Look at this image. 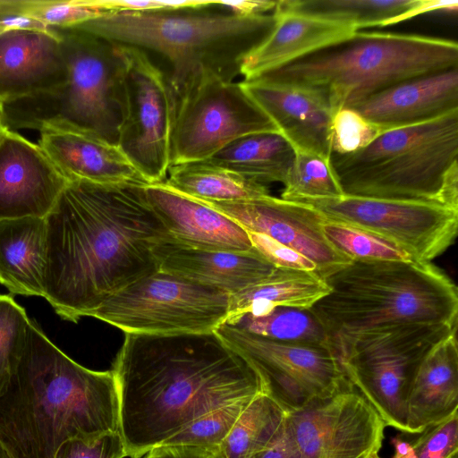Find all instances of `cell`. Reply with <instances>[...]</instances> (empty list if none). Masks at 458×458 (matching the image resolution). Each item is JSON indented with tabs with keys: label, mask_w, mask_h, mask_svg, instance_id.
I'll return each mask as SVG.
<instances>
[{
	"label": "cell",
	"mask_w": 458,
	"mask_h": 458,
	"mask_svg": "<svg viewBox=\"0 0 458 458\" xmlns=\"http://www.w3.org/2000/svg\"><path fill=\"white\" fill-rule=\"evenodd\" d=\"M294 157L293 148L279 132H260L236 140L208 160L266 185L284 184Z\"/></svg>",
	"instance_id": "obj_28"
},
{
	"label": "cell",
	"mask_w": 458,
	"mask_h": 458,
	"mask_svg": "<svg viewBox=\"0 0 458 458\" xmlns=\"http://www.w3.org/2000/svg\"><path fill=\"white\" fill-rule=\"evenodd\" d=\"M329 288L318 274L278 268L258 284L230 295V324L245 314L263 316L276 307L310 310L327 295Z\"/></svg>",
	"instance_id": "obj_27"
},
{
	"label": "cell",
	"mask_w": 458,
	"mask_h": 458,
	"mask_svg": "<svg viewBox=\"0 0 458 458\" xmlns=\"http://www.w3.org/2000/svg\"><path fill=\"white\" fill-rule=\"evenodd\" d=\"M450 458H458L457 454H454V455H453V456H451Z\"/></svg>",
	"instance_id": "obj_51"
},
{
	"label": "cell",
	"mask_w": 458,
	"mask_h": 458,
	"mask_svg": "<svg viewBox=\"0 0 458 458\" xmlns=\"http://www.w3.org/2000/svg\"><path fill=\"white\" fill-rule=\"evenodd\" d=\"M119 432L140 458L206 413L262 392L250 363L215 331L125 334L113 364Z\"/></svg>",
	"instance_id": "obj_2"
},
{
	"label": "cell",
	"mask_w": 458,
	"mask_h": 458,
	"mask_svg": "<svg viewBox=\"0 0 458 458\" xmlns=\"http://www.w3.org/2000/svg\"><path fill=\"white\" fill-rule=\"evenodd\" d=\"M203 202L247 232L265 234L305 256L316 264L323 279L352 261L328 242L323 232L327 218L309 205L270 194L247 200Z\"/></svg>",
	"instance_id": "obj_16"
},
{
	"label": "cell",
	"mask_w": 458,
	"mask_h": 458,
	"mask_svg": "<svg viewBox=\"0 0 458 458\" xmlns=\"http://www.w3.org/2000/svg\"><path fill=\"white\" fill-rule=\"evenodd\" d=\"M142 183L69 181L46 217L44 298L77 323L110 297L159 270L156 249L170 236Z\"/></svg>",
	"instance_id": "obj_1"
},
{
	"label": "cell",
	"mask_w": 458,
	"mask_h": 458,
	"mask_svg": "<svg viewBox=\"0 0 458 458\" xmlns=\"http://www.w3.org/2000/svg\"><path fill=\"white\" fill-rule=\"evenodd\" d=\"M273 13L236 15L218 4L157 12H108L77 28L164 57L174 103L203 75L234 81L242 58L270 32Z\"/></svg>",
	"instance_id": "obj_4"
},
{
	"label": "cell",
	"mask_w": 458,
	"mask_h": 458,
	"mask_svg": "<svg viewBox=\"0 0 458 458\" xmlns=\"http://www.w3.org/2000/svg\"><path fill=\"white\" fill-rule=\"evenodd\" d=\"M286 412L268 395H255L219 447L223 458H254L282 428Z\"/></svg>",
	"instance_id": "obj_32"
},
{
	"label": "cell",
	"mask_w": 458,
	"mask_h": 458,
	"mask_svg": "<svg viewBox=\"0 0 458 458\" xmlns=\"http://www.w3.org/2000/svg\"><path fill=\"white\" fill-rule=\"evenodd\" d=\"M324 280L329 292L310 310L333 343L393 326L457 325V288L431 262L352 260Z\"/></svg>",
	"instance_id": "obj_5"
},
{
	"label": "cell",
	"mask_w": 458,
	"mask_h": 458,
	"mask_svg": "<svg viewBox=\"0 0 458 458\" xmlns=\"http://www.w3.org/2000/svg\"><path fill=\"white\" fill-rule=\"evenodd\" d=\"M156 256L159 270L229 295L258 284L276 268L254 248L248 252L204 250L171 238L157 247Z\"/></svg>",
	"instance_id": "obj_24"
},
{
	"label": "cell",
	"mask_w": 458,
	"mask_h": 458,
	"mask_svg": "<svg viewBox=\"0 0 458 458\" xmlns=\"http://www.w3.org/2000/svg\"><path fill=\"white\" fill-rule=\"evenodd\" d=\"M420 434L411 443L416 458H450L458 451V411Z\"/></svg>",
	"instance_id": "obj_39"
},
{
	"label": "cell",
	"mask_w": 458,
	"mask_h": 458,
	"mask_svg": "<svg viewBox=\"0 0 458 458\" xmlns=\"http://www.w3.org/2000/svg\"><path fill=\"white\" fill-rule=\"evenodd\" d=\"M50 30L61 40L67 81L4 104L7 128L79 131L117 145L126 105L123 46L77 27Z\"/></svg>",
	"instance_id": "obj_7"
},
{
	"label": "cell",
	"mask_w": 458,
	"mask_h": 458,
	"mask_svg": "<svg viewBox=\"0 0 458 458\" xmlns=\"http://www.w3.org/2000/svg\"><path fill=\"white\" fill-rule=\"evenodd\" d=\"M383 131L458 110V68L400 82L350 106Z\"/></svg>",
	"instance_id": "obj_21"
},
{
	"label": "cell",
	"mask_w": 458,
	"mask_h": 458,
	"mask_svg": "<svg viewBox=\"0 0 458 458\" xmlns=\"http://www.w3.org/2000/svg\"><path fill=\"white\" fill-rule=\"evenodd\" d=\"M458 408L456 331L425 356L411 380L406 399L407 433L420 434Z\"/></svg>",
	"instance_id": "obj_25"
},
{
	"label": "cell",
	"mask_w": 458,
	"mask_h": 458,
	"mask_svg": "<svg viewBox=\"0 0 458 458\" xmlns=\"http://www.w3.org/2000/svg\"><path fill=\"white\" fill-rule=\"evenodd\" d=\"M105 12H157L196 9L215 4L216 0H94Z\"/></svg>",
	"instance_id": "obj_42"
},
{
	"label": "cell",
	"mask_w": 458,
	"mask_h": 458,
	"mask_svg": "<svg viewBox=\"0 0 458 458\" xmlns=\"http://www.w3.org/2000/svg\"><path fill=\"white\" fill-rule=\"evenodd\" d=\"M127 456L119 431L95 437H74L64 442L54 458H123Z\"/></svg>",
	"instance_id": "obj_40"
},
{
	"label": "cell",
	"mask_w": 458,
	"mask_h": 458,
	"mask_svg": "<svg viewBox=\"0 0 458 458\" xmlns=\"http://www.w3.org/2000/svg\"><path fill=\"white\" fill-rule=\"evenodd\" d=\"M177 191L203 201H237L269 195L266 185L209 160L171 165L165 181Z\"/></svg>",
	"instance_id": "obj_29"
},
{
	"label": "cell",
	"mask_w": 458,
	"mask_h": 458,
	"mask_svg": "<svg viewBox=\"0 0 458 458\" xmlns=\"http://www.w3.org/2000/svg\"><path fill=\"white\" fill-rule=\"evenodd\" d=\"M366 458H381V457L378 455V452H374V453L369 454Z\"/></svg>",
	"instance_id": "obj_50"
},
{
	"label": "cell",
	"mask_w": 458,
	"mask_h": 458,
	"mask_svg": "<svg viewBox=\"0 0 458 458\" xmlns=\"http://www.w3.org/2000/svg\"><path fill=\"white\" fill-rule=\"evenodd\" d=\"M254 458H294L284 425L267 447Z\"/></svg>",
	"instance_id": "obj_45"
},
{
	"label": "cell",
	"mask_w": 458,
	"mask_h": 458,
	"mask_svg": "<svg viewBox=\"0 0 458 458\" xmlns=\"http://www.w3.org/2000/svg\"><path fill=\"white\" fill-rule=\"evenodd\" d=\"M251 399L240 400L206 413L165 441L163 445L219 449L236 420Z\"/></svg>",
	"instance_id": "obj_36"
},
{
	"label": "cell",
	"mask_w": 458,
	"mask_h": 458,
	"mask_svg": "<svg viewBox=\"0 0 458 458\" xmlns=\"http://www.w3.org/2000/svg\"><path fill=\"white\" fill-rule=\"evenodd\" d=\"M275 24L267 36L242 60L243 81L262 76L318 50L350 38L358 30L348 24L300 13L273 11Z\"/></svg>",
	"instance_id": "obj_22"
},
{
	"label": "cell",
	"mask_w": 458,
	"mask_h": 458,
	"mask_svg": "<svg viewBox=\"0 0 458 458\" xmlns=\"http://www.w3.org/2000/svg\"><path fill=\"white\" fill-rule=\"evenodd\" d=\"M386 423L353 388L286 414L294 458H366L382 446Z\"/></svg>",
	"instance_id": "obj_15"
},
{
	"label": "cell",
	"mask_w": 458,
	"mask_h": 458,
	"mask_svg": "<svg viewBox=\"0 0 458 458\" xmlns=\"http://www.w3.org/2000/svg\"><path fill=\"white\" fill-rule=\"evenodd\" d=\"M458 157V110L383 131L352 154L331 155L344 195L445 206L444 182Z\"/></svg>",
	"instance_id": "obj_8"
},
{
	"label": "cell",
	"mask_w": 458,
	"mask_h": 458,
	"mask_svg": "<svg viewBox=\"0 0 458 458\" xmlns=\"http://www.w3.org/2000/svg\"><path fill=\"white\" fill-rule=\"evenodd\" d=\"M0 458H13L9 451L6 449V447L3 445V443L0 441Z\"/></svg>",
	"instance_id": "obj_48"
},
{
	"label": "cell",
	"mask_w": 458,
	"mask_h": 458,
	"mask_svg": "<svg viewBox=\"0 0 458 458\" xmlns=\"http://www.w3.org/2000/svg\"><path fill=\"white\" fill-rule=\"evenodd\" d=\"M394 447V454L393 458H416L414 449L411 444L399 436L392 439Z\"/></svg>",
	"instance_id": "obj_46"
},
{
	"label": "cell",
	"mask_w": 458,
	"mask_h": 458,
	"mask_svg": "<svg viewBox=\"0 0 458 458\" xmlns=\"http://www.w3.org/2000/svg\"><path fill=\"white\" fill-rule=\"evenodd\" d=\"M145 190L150 205L176 243L213 251L253 250L246 230L205 202L177 191L165 182L148 183Z\"/></svg>",
	"instance_id": "obj_20"
},
{
	"label": "cell",
	"mask_w": 458,
	"mask_h": 458,
	"mask_svg": "<svg viewBox=\"0 0 458 458\" xmlns=\"http://www.w3.org/2000/svg\"><path fill=\"white\" fill-rule=\"evenodd\" d=\"M25 13L46 29L71 28L103 15L94 0L24 1Z\"/></svg>",
	"instance_id": "obj_37"
},
{
	"label": "cell",
	"mask_w": 458,
	"mask_h": 458,
	"mask_svg": "<svg viewBox=\"0 0 458 458\" xmlns=\"http://www.w3.org/2000/svg\"><path fill=\"white\" fill-rule=\"evenodd\" d=\"M211 451L197 446L161 445L149 451L145 458H207Z\"/></svg>",
	"instance_id": "obj_44"
},
{
	"label": "cell",
	"mask_w": 458,
	"mask_h": 458,
	"mask_svg": "<svg viewBox=\"0 0 458 458\" xmlns=\"http://www.w3.org/2000/svg\"><path fill=\"white\" fill-rule=\"evenodd\" d=\"M30 321L13 297L0 294V397L18 368Z\"/></svg>",
	"instance_id": "obj_35"
},
{
	"label": "cell",
	"mask_w": 458,
	"mask_h": 458,
	"mask_svg": "<svg viewBox=\"0 0 458 458\" xmlns=\"http://www.w3.org/2000/svg\"><path fill=\"white\" fill-rule=\"evenodd\" d=\"M230 295L158 270L106 300L92 315L124 334L214 332L229 313Z\"/></svg>",
	"instance_id": "obj_10"
},
{
	"label": "cell",
	"mask_w": 458,
	"mask_h": 458,
	"mask_svg": "<svg viewBox=\"0 0 458 458\" xmlns=\"http://www.w3.org/2000/svg\"><path fill=\"white\" fill-rule=\"evenodd\" d=\"M343 195L330 159L308 152L295 151L294 161L284 183L281 199L293 201Z\"/></svg>",
	"instance_id": "obj_33"
},
{
	"label": "cell",
	"mask_w": 458,
	"mask_h": 458,
	"mask_svg": "<svg viewBox=\"0 0 458 458\" xmlns=\"http://www.w3.org/2000/svg\"><path fill=\"white\" fill-rule=\"evenodd\" d=\"M215 332L250 363L262 393L286 414L353 388L332 350L276 342L226 323Z\"/></svg>",
	"instance_id": "obj_12"
},
{
	"label": "cell",
	"mask_w": 458,
	"mask_h": 458,
	"mask_svg": "<svg viewBox=\"0 0 458 458\" xmlns=\"http://www.w3.org/2000/svg\"><path fill=\"white\" fill-rule=\"evenodd\" d=\"M38 144L68 181L148 184L118 145L72 131L45 129Z\"/></svg>",
	"instance_id": "obj_23"
},
{
	"label": "cell",
	"mask_w": 458,
	"mask_h": 458,
	"mask_svg": "<svg viewBox=\"0 0 458 458\" xmlns=\"http://www.w3.org/2000/svg\"><path fill=\"white\" fill-rule=\"evenodd\" d=\"M68 70L62 44L51 30L0 32V103L48 92L64 85Z\"/></svg>",
	"instance_id": "obj_19"
},
{
	"label": "cell",
	"mask_w": 458,
	"mask_h": 458,
	"mask_svg": "<svg viewBox=\"0 0 458 458\" xmlns=\"http://www.w3.org/2000/svg\"><path fill=\"white\" fill-rule=\"evenodd\" d=\"M46 218L0 220V284L13 294L45 296Z\"/></svg>",
	"instance_id": "obj_26"
},
{
	"label": "cell",
	"mask_w": 458,
	"mask_h": 458,
	"mask_svg": "<svg viewBox=\"0 0 458 458\" xmlns=\"http://www.w3.org/2000/svg\"><path fill=\"white\" fill-rule=\"evenodd\" d=\"M69 181L38 143L7 129L0 139V220L46 218Z\"/></svg>",
	"instance_id": "obj_17"
},
{
	"label": "cell",
	"mask_w": 458,
	"mask_h": 458,
	"mask_svg": "<svg viewBox=\"0 0 458 458\" xmlns=\"http://www.w3.org/2000/svg\"><path fill=\"white\" fill-rule=\"evenodd\" d=\"M207 458H223L220 452H219V449L218 450H213L211 451L208 457Z\"/></svg>",
	"instance_id": "obj_49"
},
{
	"label": "cell",
	"mask_w": 458,
	"mask_h": 458,
	"mask_svg": "<svg viewBox=\"0 0 458 458\" xmlns=\"http://www.w3.org/2000/svg\"><path fill=\"white\" fill-rule=\"evenodd\" d=\"M417 0H281L276 8L348 24L357 30L395 24Z\"/></svg>",
	"instance_id": "obj_30"
},
{
	"label": "cell",
	"mask_w": 458,
	"mask_h": 458,
	"mask_svg": "<svg viewBox=\"0 0 458 458\" xmlns=\"http://www.w3.org/2000/svg\"><path fill=\"white\" fill-rule=\"evenodd\" d=\"M229 325L276 342L325 348L335 352L333 339L310 309L280 306L263 316L242 315Z\"/></svg>",
	"instance_id": "obj_31"
},
{
	"label": "cell",
	"mask_w": 458,
	"mask_h": 458,
	"mask_svg": "<svg viewBox=\"0 0 458 458\" xmlns=\"http://www.w3.org/2000/svg\"><path fill=\"white\" fill-rule=\"evenodd\" d=\"M293 201L316 208L327 220L388 239L421 261L440 256L457 234L458 209L437 203L347 195Z\"/></svg>",
	"instance_id": "obj_13"
},
{
	"label": "cell",
	"mask_w": 458,
	"mask_h": 458,
	"mask_svg": "<svg viewBox=\"0 0 458 458\" xmlns=\"http://www.w3.org/2000/svg\"><path fill=\"white\" fill-rule=\"evenodd\" d=\"M115 431L113 371L77 363L30 321L20 363L0 397V441L13 458H54L68 439Z\"/></svg>",
	"instance_id": "obj_3"
},
{
	"label": "cell",
	"mask_w": 458,
	"mask_h": 458,
	"mask_svg": "<svg viewBox=\"0 0 458 458\" xmlns=\"http://www.w3.org/2000/svg\"><path fill=\"white\" fill-rule=\"evenodd\" d=\"M277 1L271 0H218V4L240 16H256L273 13Z\"/></svg>",
	"instance_id": "obj_43"
},
{
	"label": "cell",
	"mask_w": 458,
	"mask_h": 458,
	"mask_svg": "<svg viewBox=\"0 0 458 458\" xmlns=\"http://www.w3.org/2000/svg\"><path fill=\"white\" fill-rule=\"evenodd\" d=\"M453 68H458L454 40L356 31L350 38L258 78L318 89L335 114L400 82Z\"/></svg>",
	"instance_id": "obj_6"
},
{
	"label": "cell",
	"mask_w": 458,
	"mask_h": 458,
	"mask_svg": "<svg viewBox=\"0 0 458 458\" xmlns=\"http://www.w3.org/2000/svg\"><path fill=\"white\" fill-rule=\"evenodd\" d=\"M457 325H399L345 335L335 351L352 384L386 426L407 433L406 399L411 380L430 350Z\"/></svg>",
	"instance_id": "obj_9"
},
{
	"label": "cell",
	"mask_w": 458,
	"mask_h": 458,
	"mask_svg": "<svg viewBox=\"0 0 458 458\" xmlns=\"http://www.w3.org/2000/svg\"><path fill=\"white\" fill-rule=\"evenodd\" d=\"M7 126L4 122L3 105L0 103V139L7 130Z\"/></svg>",
	"instance_id": "obj_47"
},
{
	"label": "cell",
	"mask_w": 458,
	"mask_h": 458,
	"mask_svg": "<svg viewBox=\"0 0 458 458\" xmlns=\"http://www.w3.org/2000/svg\"><path fill=\"white\" fill-rule=\"evenodd\" d=\"M260 132L278 131L242 81L203 75L174 103L171 165L210 159L236 140Z\"/></svg>",
	"instance_id": "obj_11"
},
{
	"label": "cell",
	"mask_w": 458,
	"mask_h": 458,
	"mask_svg": "<svg viewBox=\"0 0 458 458\" xmlns=\"http://www.w3.org/2000/svg\"><path fill=\"white\" fill-rule=\"evenodd\" d=\"M248 234L252 247L274 267L318 274L316 264L296 250L265 234L250 232Z\"/></svg>",
	"instance_id": "obj_41"
},
{
	"label": "cell",
	"mask_w": 458,
	"mask_h": 458,
	"mask_svg": "<svg viewBox=\"0 0 458 458\" xmlns=\"http://www.w3.org/2000/svg\"><path fill=\"white\" fill-rule=\"evenodd\" d=\"M323 232L328 242L352 260H420L397 243L352 225L327 219Z\"/></svg>",
	"instance_id": "obj_34"
},
{
	"label": "cell",
	"mask_w": 458,
	"mask_h": 458,
	"mask_svg": "<svg viewBox=\"0 0 458 458\" xmlns=\"http://www.w3.org/2000/svg\"><path fill=\"white\" fill-rule=\"evenodd\" d=\"M242 83L295 151L330 159L334 114L323 92L259 78Z\"/></svg>",
	"instance_id": "obj_18"
},
{
	"label": "cell",
	"mask_w": 458,
	"mask_h": 458,
	"mask_svg": "<svg viewBox=\"0 0 458 458\" xmlns=\"http://www.w3.org/2000/svg\"><path fill=\"white\" fill-rule=\"evenodd\" d=\"M383 131L357 111L345 107L337 111L331 123V155H346L369 146Z\"/></svg>",
	"instance_id": "obj_38"
},
{
	"label": "cell",
	"mask_w": 458,
	"mask_h": 458,
	"mask_svg": "<svg viewBox=\"0 0 458 458\" xmlns=\"http://www.w3.org/2000/svg\"><path fill=\"white\" fill-rule=\"evenodd\" d=\"M122 46L126 105L117 145L148 183L162 182L171 165L172 91L146 51Z\"/></svg>",
	"instance_id": "obj_14"
}]
</instances>
